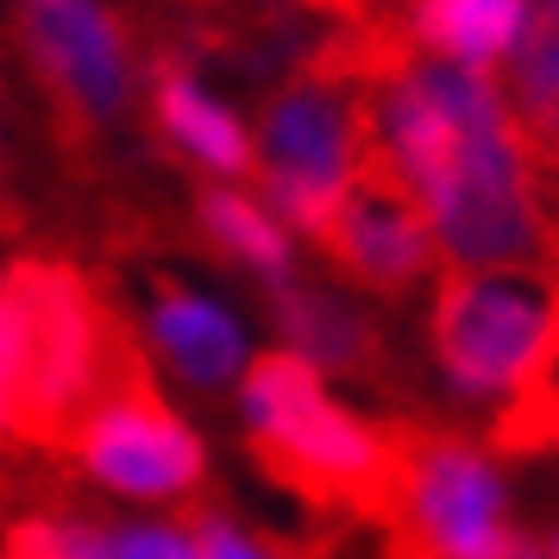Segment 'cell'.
Returning <instances> with one entry per match:
<instances>
[{
  "label": "cell",
  "mask_w": 559,
  "mask_h": 559,
  "mask_svg": "<svg viewBox=\"0 0 559 559\" xmlns=\"http://www.w3.org/2000/svg\"><path fill=\"white\" fill-rule=\"evenodd\" d=\"M0 289L20 314L26 383H20V447H70V433L114 383L139 371L127 321L70 258L26 252L0 271Z\"/></svg>",
  "instance_id": "obj_1"
},
{
  "label": "cell",
  "mask_w": 559,
  "mask_h": 559,
  "mask_svg": "<svg viewBox=\"0 0 559 559\" xmlns=\"http://www.w3.org/2000/svg\"><path fill=\"white\" fill-rule=\"evenodd\" d=\"M428 353L440 390L497 433L559 358V264L447 271L433 283Z\"/></svg>",
  "instance_id": "obj_2"
},
{
  "label": "cell",
  "mask_w": 559,
  "mask_h": 559,
  "mask_svg": "<svg viewBox=\"0 0 559 559\" xmlns=\"http://www.w3.org/2000/svg\"><path fill=\"white\" fill-rule=\"evenodd\" d=\"M239 421L252 433L264 472L321 509L383 515L396 478V428L333 403L328 378L296 353H258L239 371Z\"/></svg>",
  "instance_id": "obj_3"
},
{
  "label": "cell",
  "mask_w": 559,
  "mask_h": 559,
  "mask_svg": "<svg viewBox=\"0 0 559 559\" xmlns=\"http://www.w3.org/2000/svg\"><path fill=\"white\" fill-rule=\"evenodd\" d=\"M346 32L353 26H333L328 45L308 63H296L289 82L258 114L252 170L264 177V195L277 207V221L308 233V239L328 233L333 207L365 164V139H371Z\"/></svg>",
  "instance_id": "obj_4"
},
{
  "label": "cell",
  "mask_w": 559,
  "mask_h": 559,
  "mask_svg": "<svg viewBox=\"0 0 559 559\" xmlns=\"http://www.w3.org/2000/svg\"><path fill=\"white\" fill-rule=\"evenodd\" d=\"M383 515L440 559H515V515L497 453L440 428H396V478Z\"/></svg>",
  "instance_id": "obj_5"
},
{
  "label": "cell",
  "mask_w": 559,
  "mask_h": 559,
  "mask_svg": "<svg viewBox=\"0 0 559 559\" xmlns=\"http://www.w3.org/2000/svg\"><path fill=\"white\" fill-rule=\"evenodd\" d=\"M70 453L102 490L132 497V503H177V497H195L207 478V453L195 428L164 403L145 365L127 371L82 415L70 433Z\"/></svg>",
  "instance_id": "obj_6"
},
{
  "label": "cell",
  "mask_w": 559,
  "mask_h": 559,
  "mask_svg": "<svg viewBox=\"0 0 559 559\" xmlns=\"http://www.w3.org/2000/svg\"><path fill=\"white\" fill-rule=\"evenodd\" d=\"M20 45L63 132L95 139L120 120L132 95V57L107 0H20Z\"/></svg>",
  "instance_id": "obj_7"
},
{
  "label": "cell",
  "mask_w": 559,
  "mask_h": 559,
  "mask_svg": "<svg viewBox=\"0 0 559 559\" xmlns=\"http://www.w3.org/2000/svg\"><path fill=\"white\" fill-rule=\"evenodd\" d=\"M321 252L371 296H408L415 283L433 271V233L421 202L408 195V182L378 157V145L365 139V164H358L353 189L340 195L328 233L314 239Z\"/></svg>",
  "instance_id": "obj_8"
},
{
  "label": "cell",
  "mask_w": 559,
  "mask_h": 559,
  "mask_svg": "<svg viewBox=\"0 0 559 559\" xmlns=\"http://www.w3.org/2000/svg\"><path fill=\"white\" fill-rule=\"evenodd\" d=\"M271 321H277V333H283V353L308 358L314 371L371 378L383 365L378 321L358 302H346L340 289H321V283H302V277L271 283Z\"/></svg>",
  "instance_id": "obj_9"
},
{
  "label": "cell",
  "mask_w": 559,
  "mask_h": 559,
  "mask_svg": "<svg viewBox=\"0 0 559 559\" xmlns=\"http://www.w3.org/2000/svg\"><path fill=\"white\" fill-rule=\"evenodd\" d=\"M152 346L189 390H227L246 371V328L221 302H207L182 283H157Z\"/></svg>",
  "instance_id": "obj_10"
},
{
  "label": "cell",
  "mask_w": 559,
  "mask_h": 559,
  "mask_svg": "<svg viewBox=\"0 0 559 559\" xmlns=\"http://www.w3.org/2000/svg\"><path fill=\"white\" fill-rule=\"evenodd\" d=\"M152 114H157V127H164V139L189 164H202L207 177H246L252 170V139L233 120V107L214 102L195 82V70L170 51L152 57Z\"/></svg>",
  "instance_id": "obj_11"
},
{
  "label": "cell",
  "mask_w": 559,
  "mask_h": 559,
  "mask_svg": "<svg viewBox=\"0 0 559 559\" xmlns=\"http://www.w3.org/2000/svg\"><path fill=\"white\" fill-rule=\"evenodd\" d=\"M528 20V0H408L403 26L421 51L465 63V70H497Z\"/></svg>",
  "instance_id": "obj_12"
},
{
  "label": "cell",
  "mask_w": 559,
  "mask_h": 559,
  "mask_svg": "<svg viewBox=\"0 0 559 559\" xmlns=\"http://www.w3.org/2000/svg\"><path fill=\"white\" fill-rule=\"evenodd\" d=\"M202 233L214 239V252H227L233 264H246L252 277H264V289L283 277H296V252H289V227L252 195H239L227 182H214L195 195Z\"/></svg>",
  "instance_id": "obj_13"
},
{
  "label": "cell",
  "mask_w": 559,
  "mask_h": 559,
  "mask_svg": "<svg viewBox=\"0 0 559 559\" xmlns=\"http://www.w3.org/2000/svg\"><path fill=\"white\" fill-rule=\"evenodd\" d=\"M95 559H195V534L177 522H95Z\"/></svg>",
  "instance_id": "obj_14"
},
{
  "label": "cell",
  "mask_w": 559,
  "mask_h": 559,
  "mask_svg": "<svg viewBox=\"0 0 559 559\" xmlns=\"http://www.w3.org/2000/svg\"><path fill=\"white\" fill-rule=\"evenodd\" d=\"M20 383H26V346H20V314L0 289V447H20Z\"/></svg>",
  "instance_id": "obj_15"
},
{
  "label": "cell",
  "mask_w": 559,
  "mask_h": 559,
  "mask_svg": "<svg viewBox=\"0 0 559 559\" xmlns=\"http://www.w3.org/2000/svg\"><path fill=\"white\" fill-rule=\"evenodd\" d=\"M302 7H314L321 20H340V26H365V20L383 13L378 0H302Z\"/></svg>",
  "instance_id": "obj_16"
},
{
  "label": "cell",
  "mask_w": 559,
  "mask_h": 559,
  "mask_svg": "<svg viewBox=\"0 0 559 559\" xmlns=\"http://www.w3.org/2000/svg\"><path fill=\"white\" fill-rule=\"evenodd\" d=\"M528 152H534V164H540V170H559V120H554V132H547L540 145H528Z\"/></svg>",
  "instance_id": "obj_17"
},
{
  "label": "cell",
  "mask_w": 559,
  "mask_h": 559,
  "mask_svg": "<svg viewBox=\"0 0 559 559\" xmlns=\"http://www.w3.org/2000/svg\"><path fill=\"white\" fill-rule=\"evenodd\" d=\"M383 559H440V554H428V547H415V540H403V534H396V540H390V554Z\"/></svg>",
  "instance_id": "obj_18"
}]
</instances>
